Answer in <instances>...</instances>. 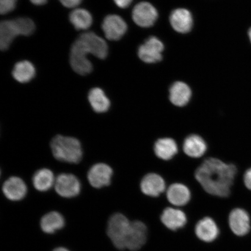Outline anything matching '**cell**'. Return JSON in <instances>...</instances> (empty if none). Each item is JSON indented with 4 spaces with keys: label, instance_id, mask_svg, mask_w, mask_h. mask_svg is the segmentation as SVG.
Instances as JSON below:
<instances>
[{
    "label": "cell",
    "instance_id": "cell-1",
    "mask_svg": "<svg viewBox=\"0 0 251 251\" xmlns=\"http://www.w3.org/2000/svg\"><path fill=\"white\" fill-rule=\"evenodd\" d=\"M236 166L214 157L204 159L196 169L194 177L202 189L212 196L226 198L230 195Z\"/></svg>",
    "mask_w": 251,
    "mask_h": 251
},
{
    "label": "cell",
    "instance_id": "cell-2",
    "mask_svg": "<svg viewBox=\"0 0 251 251\" xmlns=\"http://www.w3.org/2000/svg\"><path fill=\"white\" fill-rule=\"evenodd\" d=\"M50 146L53 156L59 161L76 164L82 159V147L76 138L58 135L53 138Z\"/></svg>",
    "mask_w": 251,
    "mask_h": 251
},
{
    "label": "cell",
    "instance_id": "cell-3",
    "mask_svg": "<svg viewBox=\"0 0 251 251\" xmlns=\"http://www.w3.org/2000/svg\"><path fill=\"white\" fill-rule=\"evenodd\" d=\"M131 222L122 213H115L109 218L107 234L114 246L118 250L126 249V241Z\"/></svg>",
    "mask_w": 251,
    "mask_h": 251
},
{
    "label": "cell",
    "instance_id": "cell-4",
    "mask_svg": "<svg viewBox=\"0 0 251 251\" xmlns=\"http://www.w3.org/2000/svg\"><path fill=\"white\" fill-rule=\"evenodd\" d=\"M88 54L89 51L78 38L71 47L70 64L75 72L83 76L89 74L93 70L92 62L87 58Z\"/></svg>",
    "mask_w": 251,
    "mask_h": 251
},
{
    "label": "cell",
    "instance_id": "cell-5",
    "mask_svg": "<svg viewBox=\"0 0 251 251\" xmlns=\"http://www.w3.org/2000/svg\"><path fill=\"white\" fill-rule=\"evenodd\" d=\"M54 187L59 196L66 199H71L80 194L81 185L76 176L62 174L56 178Z\"/></svg>",
    "mask_w": 251,
    "mask_h": 251
},
{
    "label": "cell",
    "instance_id": "cell-6",
    "mask_svg": "<svg viewBox=\"0 0 251 251\" xmlns=\"http://www.w3.org/2000/svg\"><path fill=\"white\" fill-rule=\"evenodd\" d=\"M140 188L141 193L146 196L158 197L166 191V181L158 174L148 173L141 180Z\"/></svg>",
    "mask_w": 251,
    "mask_h": 251
},
{
    "label": "cell",
    "instance_id": "cell-7",
    "mask_svg": "<svg viewBox=\"0 0 251 251\" xmlns=\"http://www.w3.org/2000/svg\"><path fill=\"white\" fill-rule=\"evenodd\" d=\"M113 174L111 166L104 163H98L90 168L87 178L93 187L101 188L111 184Z\"/></svg>",
    "mask_w": 251,
    "mask_h": 251
},
{
    "label": "cell",
    "instance_id": "cell-8",
    "mask_svg": "<svg viewBox=\"0 0 251 251\" xmlns=\"http://www.w3.org/2000/svg\"><path fill=\"white\" fill-rule=\"evenodd\" d=\"M158 14L156 8L148 2H141L135 6L132 18L135 24L143 27H149L155 24Z\"/></svg>",
    "mask_w": 251,
    "mask_h": 251
},
{
    "label": "cell",
    "instance_id": "cell-9",
    "mask_svg": "<svg viewBox=\"0 0 251 251\" xmlns=\"http://www.w3.org/2000/svg\"><path fill=\"white\" fill-rule=\"evenodd\" d=\"M102 29L106 39L118 40L126 32L127 26L126 23L120 16L109 15L103 21Z\"/></svg>",
    "mask_w": 251,
    "mask_h": 251
},
{
    "label": "cell",
    "instance_id": "cell-10",
    "mask_svg": "<svg viewBox=\"0 0 251 251\" xmlns=\"http://www.w3.org/2000/svg\"><path fill=\"white\" fill-rule=\"evenodd\" d=\"M147 228L145 224L139 221L131 222L126 241V249L131 251L139 250L146 243Z\"/></svg>",
    "mask_w": 251,
    "mask_h": 251
},
{
    "label": "cell",
    "instance_id": "cell-11",
    "mask_svg": "<svg viewBox=\"0 0 251 251\" xmlns=\"http://www.w3.org/2000/svg\"><path fill=\"white\" fill-rule=\"evenodd\" d=\"M164 49L161 41L155 37H151L139 47L138 54L144 62L155 63L161 60Z\"/></svg>",
    "mask_w": 251,
    "mask_h": 251
},
{
    "label": "cell",
    "instance_id": "cell-12",
    "mask_svg": "<svg viewBox=\"0 0 251 251\" xmlns=\"http://www.w3.org/2000/svg\"><path fill=\"white\" fill-rule=\"evenodd\" d=\"M85 46L89 54L103 59L108 55V48L105 41L93 32L81 34L78 37Z\"/></svg>",
    "mask_w": 251,
    "mask_h": 251
},
{
    "label": "cell",
    "instance_id": "cell-13",
    "mask_svg": "<svg viewBox=\"0 0 251 251\" xmlns=\"http://www.w3.org/2000/svg\"><path fill=\"white\" fill-rule=\"evenodd\" d=\"M182 149L185 155L191 158L199 159L205 154L208 145L200 135L191 134L185 138Z\"/></svg>",
    "mask_w": 251,
    "mask_h": 251
},
{
    "label": "cell",
    "instance_id": "cell-14",
    "mask_svg": "<svg viewBox=\"0 0 251 251\" xmlns=\"http://www.w3.org/2000/svg\"><path fill=\"white\" fill-rule=\"evenodd\" d=\"M3 194L9 200L18 201L23 200L27 193V187L21 178L12 176L8 178L2 185Z\"/></svg>",
    "mask_w": 251,
    "mask_h": 251
},
{
    "label": "cell",
    "instance_id": "cell-15",
    "mask_svg": "<svg viewBox=\"0 0 251 251\" xmlns=\"http://www.w3.org/2000/svg\"><path fill=\"white\" fill-rule=\"evenodd\" d=\"M153 151L157 158L162 161H171L178 152L177 143L171 137L159 138L153 144Z\"/></svg>",
    "mask_w": 251,
    "mask_h": 251
},
{
    "label": "cell",
    "instance_id": "cell-16",
    "mask_svg": "<svg viewBox=\"0 0 251 251\" xmlns=\"http://www.w3.org/2000/svg\"><path fill=\"white\" fill-rule=\"evenodd\" d=\"M166 196L169 203L175 206H183L190 202L191 193L190 188L181 183L170 185L166 191Z\"/></svg>",
    "mask_w": 251,
    "mask_h": 251
},
{
    "label": "cell",
    "instance_id": "cell-17",
    "mask_svg": "<svg viewBox=\"0 0 251 251\" xmlns=\"http://www.w3.org/2000/svg\"><path fill=\"white\" fill-rule=\"evenodd\" d=\"M229 225L232 231L237 235H246L250 229V219L245 210L236 208L231 211L229 215Z\"/></svg>",
    "mask_w": 251,
    "mask_h": 251
},
{
    "label": "cell",
    "instance_id": "cell-18",
    "mask_svg": "<svg viewBox=\"0 0 251 251\" xmlns=\"http://www.w3.org/2000/svg\"><path fill=\"white\" fill-rule=\"evenodd\" d=\"M22 35L16 20L2 21L0 24V49L7 50L16 37Z\"/></svg>",
    "mask_w": 251,
    "mask_h": 251
},
{
    "label": "cell",
    "instance_id": "cell-19",
    "mask_svg": "<svg viewBox=\"0 0 251 251\" xmlns=\"http://www.w3.org/2000/svg\"><path fill=\"white\" fill-rule=\"evenodd\" d=\"M192 92L187 84L177 81L169 89V100L173 105L183 107L190 102Z\"/></svg>",
    "mask_w": 251,
    "mask_h": 251
},
{
    "label": "cell",
    "instance_id": "cell-20",
    "mask_svg": "<svg viewBox=\"0 0 251 251\" xmlns=\"http://www.w3.org/2000/svg\"><path fill=\"white\" fill-rule=\"evenodd\" d=\"M170 23L172 27L177 32H189L193 24L192 15L186 9H175L171 15Z\"/></svg>",
    "mask_w": 251,
    "mask_h": 251
},
{
    "label": "cell",
    "instance_id": "cell-21",
    "mask_svg": "<svg viewBox=\"0 0 251 251\" xmlns=\"http://www.w3.org/2000/svg\"><path fill=\"white\" fill-rule=\"evenodd\" d=\"M162 224L171 230H177L186 225L187 216L181 210L168 207L161 216Z\"/></svg>",
    "mask_w": 251,
    "mask_h": 251
},
{
    "label": "cell",
    "instance_id": "cell-22",
    "mask_svg": "<svg viewBox=\"0 0 251 251\" xmlns=\"http://www.w3.org/2000/svg\"><path fill=\"white\" fill-rule=\"evenodd\" d=\"M219 232L217 225L209 217L200 220L196 226L197 236L204 242H212L218 237Z\"/></svg>",
    "mask_w": 251,
    "mask_h": 251
},
{
    "label": "cell",
    "instance_id": "cell-23",
    "mask_svg": "<svg viewBox=\"0 0 251 251\" xmlns=\"http://www.w3.org/2000/svg\"><path fill=\"white\" fill-rule=\"evenodd\" d=\"M65 224L64 216L56 211L47 213L40 221V227L47 234H53L61 230Z\"/></svg>",
    "mask_w": 251,
    "mask_h": 251
},
{
    "label": "cell",
    "instance_id": "cell-24",
    "mask_svg": "<svg viewBox=\"0 0 251 251\" xmlns=\"http://www.w3.org/2000/svg\"><path fill=\"white\" fill-rule=\"evenodd\" d=\"M88 99L94 111L99 114L107 112L111 106V102L108 97L100 88H93L91 90Z\"/></svg>",
    "mask_w": 251,
    "mask_h": 251
},
{
    "label": "cell",
    "instance_id": "cell-25",
    "mask_svg": "<svg viewBox=\"0 0 251 251\" xmlns=\"http://www.w3.org/2000/svg\"><path fill=\"white\" fill-rule=\"evenodd\" d=\"M55 179L51 170L47 168L40 169L33 175V185L37 191L46 192L54 186Z\"/></svg>",
    "mask_w": 251,
    "mask_h": 251
},
{
    "label": "cell",
    "instance_id": "cell-26",
    "mask_svg": "<svg viewBox=\"0 0 251 251\" xmlns=\"http://www.w3.org/2000/svg\"><path fill=\"white\" fill-rule=\"evenodd\" d=\"M35 75V68L28 61L18 62L15 64L12 71V76L16 80L21 83L29 82Z\"/></svg>",
    "mask_w": 251,
    "mask_h": 251
},
{
    "label": "cell",
    "instance_id": "cell-27",
    "mask_svg": "<svg viewBox=\"0 0 251 251\" xmlns=\"http://www.w3.org/2000/svg\"><path fill=\"white\" fill-rule=\"evenodd\" d=\"M70 20L75 29L87 30L92 26L93 17L89 11L85 9L77 8L71 12Z\"/></svg>",
    "mask_w": 251,
    "mask_h": 251
},
{
    "label": "cell",
    "instance_id": "cell-28",
    "mask_svg": "<svg viewBox=\"0 0 251 251\" xmlns=\"http://www.w3.org/2000/svg\"><path fill=\"white\" fill-rule=\"evenodd\" d=\"M17 0H0V13L5 15L14 10Z\"/></svg>",
    "mask_w": 251,
    "mask_h": 251
},
{
    "label": "cell",
    "instance_id": "cell-29",
    "mask_svg": "<svg viewBox=\"0 0 251 251\" xmlns=\"http://www.w3.org/2000/svg\"><path fill=\"white\" fill-rule=\"evenodd\" d=\"M64 7L69 8L77 7L80 4L82 0H59Z\"/></svg>",
    "mask_w": 251,
    "mask_h": 251
},
{
    "label": "cell",
    "instance_id": "cell-30",
    "mask_svg": "<svg viewBox=\"0 0 251 251\" xmlns=\"http://www.w3.org/2000/svg\"><path fill=\"white\" fill-rule=\"evenodd\" d=\"M244 183L248 189L251 190V168L248 169L246 172L245 173L244 175Z\"/></svg>",
    "mask_w": 251,
    "mask_h": 251
},
{
    "label": "cell",
    "instance_id": "cell-31",
    "mask_svg": "<svg viewBox=\"0 0 251 251\" xmlns=\"http://www.w3.org/2000/svg\"><path fill=\"white\" fill-rule=\"evenodd\" d=\"M114 1L119 7L125 8L130 5L133 0H114Z\"/></svg>",
    "mask_w": 251,
    "mask_h": 251
},
{
    "label": "cell",
    "instance_id": "cell-32",
    "mask_svg": "<svg viewBox=\"0 0 251 251\" xmlns=\"http://www.w3.org/2000/svg\"><path fill=\"white\" fill-rule=\"evenodd\" d=\"M32 4L36 5H43L46 4L47 0H30Z\"/></svg>",
    "mask_w": 251,
    "mask_h": 251
},
{
    "label": "cell",
    "instance_id": "cell-33",
    "mask_svg": "<svg viewBox=\"0 0 251 251\" xmlns=\"http://www.w3.org/2000/svg\"><path fill=\"white\" fill-rule=\"evenodd\" d=\"M52 251H70V250L66 249L64 247H58L56 248V249H54Z\"/></svg>",
    "mask_w": 251,
    "mask_h": 251
},
{
    "label": "cell",
    "instance_id": "cell-34",
    "mask_svg": "<svg viewBox=\"0 0 251 251\" xmlns=\"http://www.w3.org/2000/svg\"><path fill=\"white\" fill-rule=\"evenodd\" d=\"M249 34L250 39L251 42V28L249 30Z\"/></svg>",
    "mask_w": 251,
    "mask_h": 251
}]
</instances>
